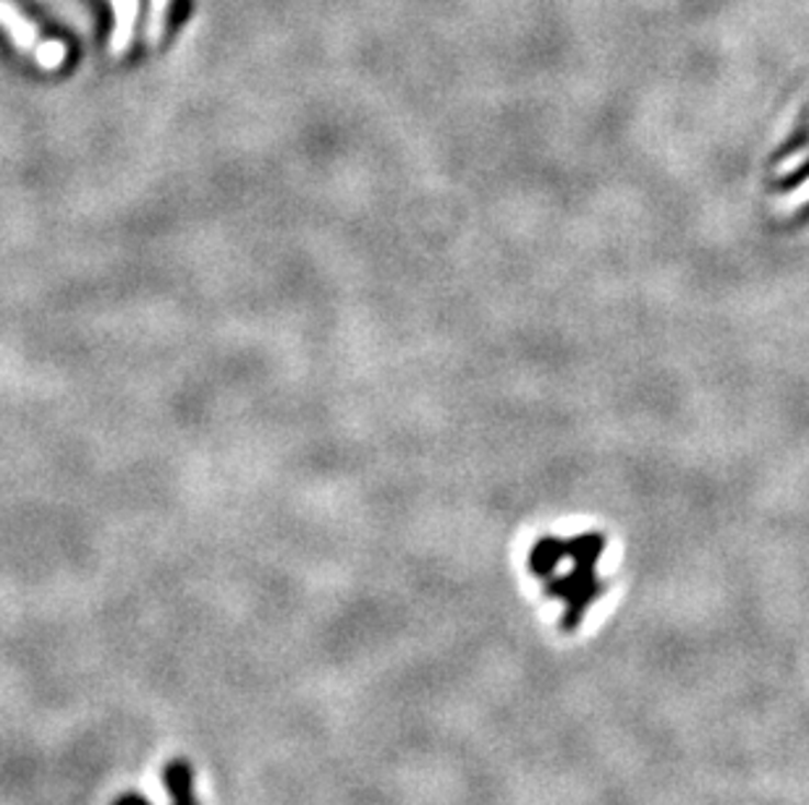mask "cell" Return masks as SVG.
<instances>
[{"label": "cell", "instance_id": "cell-1", "mask_svg": "<svg viewBox=\"0 0 809 805\" xmlns=\"http://www.w3.org/2000/svg\"><path fill=\"white\" fill-rule=\"evenodd\" d=\"M603 549L600 536L542 538L535 544L529 565L535 576L546 581L548 591L569 604L571 617H582L584 606L600 593L595 565Z\"/></svg>", "mask_w": 809, "mask_h": 805}, {"label": "cell", "instance_id": "cell-2", "mask_svg": "<svg viewBox=\"0 0 809 805\" xmlns=\"http://www.w3.org/2000/svg\"><path fill=\"white\" fill-rule=\"evenodd\" d=\"M162 784H166L173 805H200L194 795V767L187 759H173L166 763V769H162ZM113 805H153V803H149L145 795L128 790V793L115 797Z\"/></svg>", "mask_w": 809, "mask_h": 805}, {"label": "cell", "instance_id": "cell-3", "mask_svg": "<svg viewBox=\"0 0 809 805\" xmlns=\"http://www.w3.org/2000/svg\"><path fill=\"white\" fill-rule=\"evenodd\" d=\"M0 24H3L5 30H9V34L13 37V43L22 47V50H30L32 56H35L37 47H40L37 45L35 26L26 22L22 13L13 11L9 3H3V0H0Z\"/></svg>", "mask_w": 809, "mask_h": 805}, {"label": "cell", "instance_id": "cell-4", "mask_svg": "<svg viewBox=\"0 0 809 805\" xmlns=\"http://www.w3.org/2000/svg\"><path fill=\"white\" fill-rule=\"evenodd\" d=\"M115 11V32H113V53H126L128 43H132L134 22H137V0H113Z\"/></svg>", "mask_w": 809, "mask_h": 805}, {"label": "cell", "instance_id": "cell-5", "mask_svg": "<svg viewBox=\"0 0 809 805\" xmlns=\"http://www.w3.org/2000/svg\"><path fill=\"white\" fill-rule=\"evenodd\" d=\"M64 56H66V47L60 43H45V45H40L35 53V58L43 66H58L60 60H64Z\"/></svg>", "mask_w": 809, "mask_h": 805}, {"label": "cell", "instance_id": "cell-6", "mask_svg": "<svg viewBox=\"0 0 809 805\" xmlns=\"http://www.w3.org/2000/svg\"><path fill=\"white\" fill-rule=\"evenodd\" d=\"M168 3H171V0H153V24H149V34H153L155 43H158L162 30H166Z\"/></svg>", "mask_w": 809, "mask_h": 805}]
</instances>
